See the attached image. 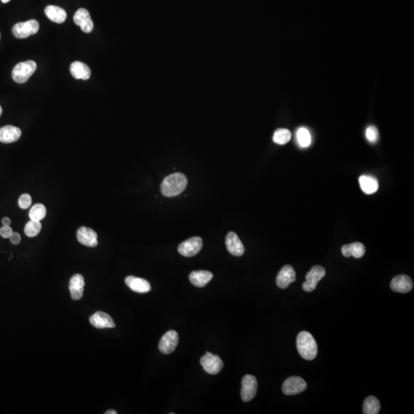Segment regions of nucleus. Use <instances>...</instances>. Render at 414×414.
Returning a JSON list of instances; mask_svg holds the SVG:
<instances>
[{
	"label": "nucleus",
	"mask_w": 414,
	"mask_h": 414,
	"mask_svg": "<svg viewBox=\"0 0 414 414\" xmlns=\"http://www.w3.org/2000/svg\"><path fill=\"white\" fill-rule=\"evenodd\" d=\"M187 183V178L184 174L176 173L167 176L162 182L160 188L165 197H173L184 191Z\"/></svg>",
	"instance_id": "1"
},
{
	"label": "nucleus",
	"mask_w": 414,
	"mask_h": 414,
	"mask_svg": "<svg viewBox=\"0 0 414 414\" xmlns=\"http://www.w3.org/2000/svg\"><path fill=\"white\" fill-rule=\"evenodd\" d=\"M297 348L299 355L307 361L314 360L318 354V344L311 334L302 332L297 337Z\"/></svg>",
	"instance_id": "2"
},
{
	"label": "nucleus",
	"mask_w": 414,
	"mask_h": 414,
	"mask_svg": "<svg viewBox=\"0 0 414 414\" xmlns=\"http://www.w3.org/2000/svg\"><path fill=\"white\" fill-rule=\"evenodd\" d=\"M37 65L32 60L20 62L14 67L12 72V77L18 84H24L35 73Z\"/></svg>",
	"instance_id": "3"
},
{
	"label": "nucleus",
	"mask_w": 414,
	"mask_h": 414,
	"mask_svg": "<svg viewBox=\"0 0 414 414\" xmlns=\"http://www.w3.org/2000/svg\"><path fill=\"white\" fill-rule=\"evenodd\" d=\"M39 24L36 20H31L24 23H16L13 28V34L17 39H26L37 33Z\"/></svg>",
	"instance_id": "4"
},
{
	"label": "nucleus",
	"mask_w": 414,
	"mask_h": 414,
	"mask_svg": "<svg viewBox=\"0 0 414 414\" xmlns=\"http://www.w3.org/2000/svg\"><path fill=\"white\" fill-rule=\"evenodd\" d=\"M200 364L202 365L206 372L209 374H217L223 367V362L217 355L207 352L200 359Z\"/></svg>",
	"instance_id": "5"
},
{
	"label": "nucleus",
	"mask_w": 414,
	"mask_h": 414,
	"mask_svg": "<svg viewBox=\"0 0 414 414\" xmlns=\"http://www.w3.org/2000/svg\"><path fill=\"white\" fill-rule=\"evenodd\" d=\"M202 247V239L198 236L192 237L180 244L178 252L182 257H193L198 254Z\"/></svg>",
	"instance_id": "6"
},
{
	"label": "nucleus",
	"mask_w": 414,
	"mask_h": 414,
	"mask_svg": "<svg viewBox=\"0 0 414 414\" xmlns=\"http://www.w3.org/2000/svg\"><path fill=\"white\" fill-rule=\"evenodd\" d=\"M325 274H326V271L323 267L320 265L312 267L310 272H308L306 275V282L302 285L304 291L307 292L314 291L320 280L325 277Z\"/></svg>",
	"instance_id": "7"
},
{
	"label": "nucleus",
	"mask_w": 414,
	"mask_h": 414,
	"mask_svg": "<svg viewBox=\"0 0 414 414\" xmlns=\"http://www.w3.org/2000/svg\"><path fill=\"white\" fill-rule=\"evenodd\" d=\"M258 382L254 376L247 374L242 380V389L241 397L244 402H249L253 400L257 393Z\"/></svg>",
	"instance_id": "8"
},
{
	"label": "nucleus",
	"mask_w": 414,
	"mask_h": 414,
	"mask_svg": "<svg viewBox=\"0 0 414 414\" xmlns=\"http://www.w3.org/2000/svg\"><path fill=\"white\" fill-rule=\"evenodd\" d=\"M179 342V336L175 331L170 330L166 332L160 339L159 350L164 355H170L175 351Z\"/></svg>",
	"instance_id": "9"
},
{
	"label": "nucleus",
	"mask_w": 414,
	"mask_h": 414,
	"mask_svg": "<svg viewBox=\"0 0 414 414\" xmlns=\"http://www.w3.org/2000/svg\"><path fill=\"white\" fill-rule=\"evenodd\" d=\"M307 388L306 381L300 377H291L285 381L283 391L285 395H295L302 393Z\"/></svg>",
	"instance_id": "10"
},
{
	"label": "nucleus",
	"mask_w": 414,
	"mask_h": 414,
	"mask_svg": "<svg viewBox=\"0 0 414 414\" xmlns=\"http://www.w3.org/2000/svg\"><path fill=\"white\" fill-rule=\"evenodd\" d=\"M76 25L81 27V29L85 33H90L94 29V23L91 16L87 9L81 8L75 13L73 17Z\"/></svg>",
	"instance_id": "11"
},
{
	"label": "nucleus",
	"mask_w": 414,
	"mask_h": 414,
	"mask_svg": "<svg viewBox=\"0 0 414 414\" xmlns=\"http://www.w3.org/2000/svg\"><path fill=\"white\" fill-rule=\"evenodd\" d=\"M226 246L229 253L234 257H242L244 254L245 248L239 236L234 232H230L226 237Z\"/></svg>",
	"instance_id": "12"
},
{
	"label": "nucleus",
	"mask_w": 414,
	"mask_h": 414,
	"mask_svg": "<svg viewBox=\"0 0 414 414\" xmlns=\"http://www.w3.org/2000/svg\"><path fill=\"white\" fill-rule=\"evenodd\" d=\"M78 240L80 243L88 247L98 246V235L95 230L88 227H82L77 231Z\"/></svg>",
	"instance_id": "13"
},
{
	"label": "nucleus",
	"mask_w": 414,
	"mask_h": 414,
	"mask_svg": "<svg viewBox=\"0 0 414 414\" xmlns=\"http://www.w3.org/2000/svg\"><path fill=\"white\" fill-rule=\"evenodd\" d=\"M296 280V273L291 265H285L278 274L276 284L280 288H286Z\"/></svg>",
	"instance_id": "14"
},
{
	"label": "nucleus",
	"mask_w": 414,
	"mask_h": 414,
	"mask_svg": "<svg viewBox=\"0 0 414 414\" xmlns=\"http://www.w3.org/2000/svg\"><path fill=\"white\" fill-rule=\"evenodd\" d=\"M414 287L413 281L409 276L406 275H400L392 279L390 288L393 291L400 293H407L412 290Z\"/></svg>",
	"instance_id": "15"
},
{
	"label": "nucleus",
	"mask_w": 414,
	"mask_h": 414,
	"mask_svg": "<svg viewBox=\"0 0 414 414\" xmlns=\"http://www.w3.org/2000/svg\"><path fill=\"white\" fill-rule=\"evenodd\" d=\"M84 279L80 274H76L71 278L69 282V290L71 296L74 300H80L84 292Z\"/></svg>",
	"instance_id": "16"
},
{
	"label": "nucleus",
	"mask_w": 414,
	"mask_h": 414,
	"mask_svg": "<svg viewBox=\"0 0 414 414\" xmlns=\"http://www.w3.org/2000/svg\"><path fill=\"white\" fill-rule=\"evenodd\" d=\"M22 131L17 127L6 125L0 129V142L10 144L20 138Z\"/></svg>",
	"instance_id": "17"
},
{
	"label": "nucleus",
	"mask_w": 414,
	"mask_h": 414,
	"mask_svg": "<svg viewBox=\"0 0 414 414\" xmlns=\"http://www.w3.org/2000/svg\"><path fill=\"white\" fill-rule=\"evenodd\" d=\"M125 283L132 291L137 293H148L151 289V285L147 280L135 276H128L125 279Z\"/></svg>",
	"instance_id": "18"
},
{
	"label": "nucleus",
	"mask_w": 414,
	"mask_h": 414,
	"mask_svg": "<svg viewBox=\"0 0 414 414\" xmlns=\"http://www.w3.org/2000/svg\"><path fill=\"white\" fill-rule=\"evenodd\" d=\"M90 323L97 328H111L115 327L111 316L107 313L98 311L89 318Z\"/></svg>",
	"instance_id": "19"
},
{
	"label": "nucleus",
	"mask_w": 414,
	"mask_h": 414,
	"mask_svg": "<svg viewBox=\"0 0 414 414\" xmlns=\"http://www.w3.org/2000/svg\"><path fill=\"white\" fill-rule=\"evenodd\" d=\"M213 275L209 271H194L190 273V281L197 288H203L212 280Z\"/></svg>",
	"instance_id": "20"
},
{
	"label": "nucleus",
	"mask_w": 414,
	"mask_h": 414,
	"mask_svg": "<svg viewBox=\"0 0 414 414\" xmlns=\"http://www.w3.org/2000/svg\"><path fill=\"white\" fill-rule=\"evenodd\" d=\"M70 72L76 79L88 80L91 77V69L86 64L81 62H75L71 64Z\"/></svg>",
	"instance_id": "21"
},
{
	"label": "nucleus",
	"mask_w": 414,
	"mask_h": 414,
	"mask_svg": "<svg viewBox=\"0 0 414 414\" xmlns=\"http://www.w3.org/2000/svg\"><path fill=\"white\" fill-rule=\"evenodd\" d=\"M366 249L361 242H354L351 244L344 245L341 248V252L344 257H353L356 259L362 258L364 255Z\"/></svg>",
	"instance_id": "22"
},
{
	"label": "nucleus",
	"mask_w": 414,
	"mask_h": 414,
	"mask_svg": "<svg viewBox=\"0 0 414 414\" xmlns=\"http://www.w3.org/2000/svg\"><path fill=\"white\" fill-rule=\"evenodd\" d=\"M45 13L54 23H63L66 20L67 13L65 9L56 5H48L45 9Z\"/></svg>",
	"instance_id": "23"
},
{
	"label": "nucleus",
	"mask_w": 414,
	"mask_h": 414,
	"mask_svg": "<svg viewBox=\"0 0 414 414\" xmlns=\"http://www.w3.org/2000/svg\"><path fill=\"white\" fill-rule=\"evenodd\" d=\"M359 183L362 190L366 194H373L377 191L379 187L377 179L370 176H362L359 178Z\"/></svg>",
	"instance_id": "24"
},
{
	"label": "nucleus",
	"mask_w": 414,
	"mask_h": 414,
	"mask_svg": "<svg viewBox=\"0 0 414 414\" xmlns=\"http://www.w3.org/2000/svg\"><path fill=\"white\" fill-rule=\"evenodd\" d=\"M381 410V404L375 397L370 396L363 402V413L364 414H377Z\"/></svg>",
	"instance_id": "25"
},
{
	"label": "nucleus",
	"mask_w": 414,
	"mask_h": 414,
	"mask_svg": "<svg viewBox=\"0 0 414 414\" xmlns=\"http://www.w3.org/2000/svg\"><path fill=\"white\" fill-rule=\"evenodd\" d=\"M297 141L302 148H308L311 143L310 132L306 128H300L297 130Z\"/></svg>",
	"instance_id": "26"
},
{
	"label": "nucleus",
	"mask_w": 414,
	"mask_h": 414,
	"mask_svg": "<svg viewBox=\"0 0 414 414\" xmlns=\"http://www.w3.org/2000/svg\"><path fill=\"white\" fill-rule=\"evenodd\" d=\"M46 216V208L43 204H37L31 208L29 217L31 220L41 221Z\"/></svg>",
	"instance_id": "27"
},
{
	"label": "nucleus",
	"mask_w": 414,
	"mask_h": 414,
	"mask_svg": "<svg viewBox=\"0 0 414 414\" xmlns=\"http://www.w3.org/2000/svg\"><path fill=\"white\" fill-rule=\"evenodd\" d=\"M291 133L287 129H278L274 133L273 141L277 144L283 145L289 142L291 140Z\"/></svg>",
	"instance_id": "28"
},
{
	"label": "nucleus",
	"mask_w": 414,
	"mask_h": 414,
	"mask_svg": "<svg viewBox=\"0 0 414 414\" xmlns=\"http://www.w3.org/2000/svg\"><path fill=\"white\" fill-rule=\"evenodd\" d=\"M42 230V223L40 221H34L30 220L25 227V233L27 236L32 238L39 235Z\"/></svg>",
	"instance_id": "29"
},
{
	"label": "nucleus",
	"mask_w": 414,
	"mask_h": 414,
	"mask_svg": "<svg viewBox=\"0 0 414 414\" xmlns=\"http://www.w3.org/2000/svg\"><path fill=\"white\" fill-rule=\"evenodd\" d=\"M366 137L369 142L371 144H376L379 139V133L377 128L374 126H369L366 130Z\"/></svg>",
	"instance_id": "30"
},
{
	"label": "nucleus",
	"mask_w": 414,
	"mask_h": 414,
	"mask_svg": "<svg viewBox=\"0 0 414 414\" xmlns=\"http://www.w3.org/2000/svg\"><path fill=\"white\" fill-rule=\"evenodd\" d=\"M32 204V197L28 193L22 195L19 200V205L22 209H28V207Z\"/></svg>",
	"instance_id": "31"
},
{
	"label": "nucleus",
	"mask_w": 414,
	"mask_h": 414,
	"mask_svg": "<svg viewBox=\"0 0 414 414\" xmlns=\"http://www.w3.org/2000/svg\"><path fill=\"white\" fill-rule=\"evenodd\" d=\"M13 233V230H12V228L9 226H3L2 228L0 229V235H1L2 238H5V239L10 238L11 235Z\"/></svg>",
	"instance_id": "32"
},
{
	"label": "nucleus",
	"mask_w": 414,
	"mask_h": 414,
	"mask_svg": "<svg viewBox=\"0 0 414 414\" xmlns=\"http://www.w3.org/2000/svg\"><path fill=\"white\" fill-rule=\"evenodd\" d=\"M9 239H10L11 242L13 245H18L21 242V236H20V234L18 233L13 232V233L12 234Z\"/></svg>",
	"instance_id": "33"
},
{
	"label": "nucleus",
	"mask_w": 414,
	"mask_h": 414,
	"mask_svg": "<svg viewBox=\"0 0 414 414\" xmlns=\"http://www.w3.org/2000/svg\"><path fill=\"white\" fill-rule=\"evenodd\" d=\"M2 223L3 226H9L11 224V220L9 217H4L2 220Z\"/></svg>",
	"instance_id": "34"
},
{
	"label": "nucleus",
	"mask_w": 414,
	"mask_h": 414,
	"mask_svg": "<svg viewBox=\"0 0 414 414\" xmlns=\"http://www.w3.org/2000/svg\"><path fill=\"white\" fill-rule=\"evenodd\" d=\"M117 411H114V410H110V411H107V412H105V414H117Z\"/></svg>",
	"instance_id": "35"
},
{
	"label": "nucleus",
	"mask_w": 414,
	"mask_h": 414,
	"mask_svg": "<svg viewBox=\"0 0 414 414\" xmlns=\"http://www.w3.org/2000/svg\"><path fill=\"white\" fill-rule=\"evenodd\" d=\"M1 1H2L3 3H7V2H9L10 0H1Z\"/></svg>",
	"instance_id": "36"
},
{
	"label": "nucleus",
	"mask_w": 414,
	"mask_h": 414,
	"mask_svg": "<svg viewBox=\"0 0 414 414\" xmlns=\"http://www.w3.org/2000/svg\"><path fill=\"white\" fill-rule=\"evenodd\" d=\"M2 107H1V106H0V117H1V115H2Z\"/></svg>",
	"instance_id": "37"
}]
</instances>
